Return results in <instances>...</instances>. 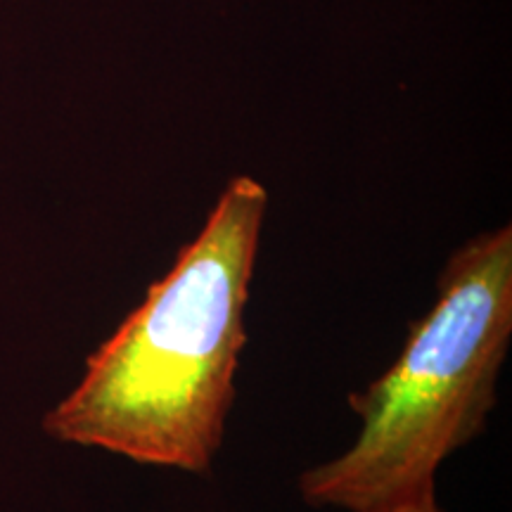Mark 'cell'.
I'll return each mask as SVG.
<instances>
[{
	"label": "cell",
	"mask_w": 512,
	"mask_h": 512,
	"mask_svg": "<svg viewBox=\"0 0 512 512\" xmlns=\"http://www.w3.org/2000/svg\"><path fill=\"white\" fill-rule=\"evenodd\" d=\"M264 185L235 176L174 266L88 358L79 387L43 420L50 437L133 463L202 475L223 444L247 344L245 306Z\"/></svg>",
	"instance_id": "1"
},
{
	"label": "cell",
	"mask_w": 512,
	"mask_h": 512,
	"mask_svg": "<svg viewBox=\"0 0 512 512\" xmlns=\"http://www.w3.org/2000/svg\"><path fill=\"white\" fill-rule=\"evenodd\" d=\"M437 290L399 358L349 396L363 422L354 444L299 479L313 508L394 512L434 489L439 465L484 432L512 337L510 226L456 249Z\"/></svg>",
	"instance_id": "2"
},
{
	"label": "cell",
	"mask_w": 512,
	"mask_h": 512,
	"mask_svg": "<svg viewBox=\"0 0 512 512\" xmlns=\"http://www.w3.org/2000/svg\"><path fill=\"white\" fill-rule=\"evenodd\" d=\"M394 512H444V510H441L434 489H430L425 491V494H420L418 498H413V501H408L406 505H401V508H396Z\"/></svg>",
	"instance_id": "3"
}]
</instances>
